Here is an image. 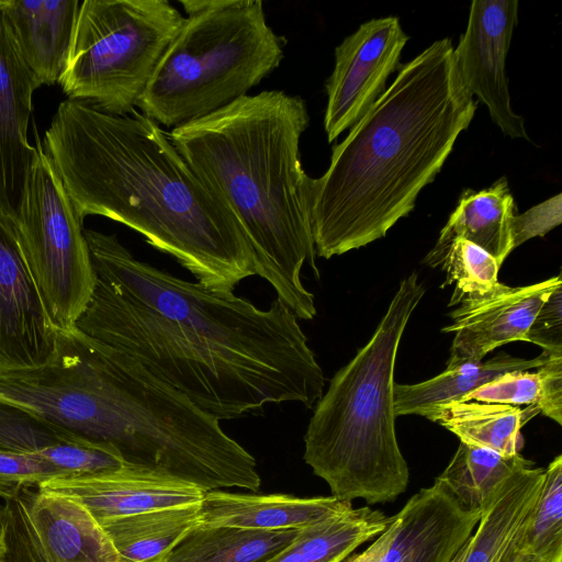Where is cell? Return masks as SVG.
Masks as SVG:
<instances>
[{
    "instance_id": "obj_23",
    "label": "cell",
    "mask_w": 562,
    "mask_h": 562,
    "mask_svg": "<svg viewBox=\"0 0 562 562\" xmlns=\"http://www.w3.org/2000/svg\"><path fill=\"white\" fill-rule=\"evenodd\" d=\"M199 505L170 507L100 522L122 562H165L199 525Z\"/></svg>"
},
{
    "instance_id": "obj_36",
    "label": "cell",
    "mask_w": 562,
    "mask_h": 562,
    "mask_svg": "<svg viewBox=\"0 0 562 562\" xmlns=\"http://www.w3.org/2000/svg\"><path fill=\"white\" fill-rule=\"evenodd\" d=\"M521 562H562V555L559 557H532L526 555Z\"/></svg>"
},
{
    "instance_id": "obj_37",
    "label": "cell",
    "mask_w": 562,
    "mask_h": 562,
    "mask_svg": "<svg viewBox=\"0 0 562 562\" xmlns=\"http://www.w3.org/2000/svg\"><path fill=\"white\" fill-rule=\"evenodd\" d=\"M469 541H470V538L469 540L462 546V548L458 551V553L456 554V557L453 558L452 562H464V559H465V554H467V551H468V548H469Z\"/></svg>"
},
{
    "instance_id": "obj_35",
    "label": "cell",
    "mask_w": 562,
    "mask_h": 562,
    "mask_svg": "<svg viewBox=\"0 0 562 562\" xmlns=\"http://www.w3.org/2000/svg\"><path fill=\"white\" fill-rule=\"evenodd\" d=\"M392 524L383 531L376 540L361 553H353L342 562H379L391 543L395 531V516Z\"/></svg>"
},
{
    "instance_id": "obj_24",
    "label": "cell",
    "mask_w": 562,
    "mask_h": 562,
    "mask_svg": "<svg viewBox=\"0 0 562 562\" xmlns=\"http://www.w3.org/2000/svg\"><path fill=\"white\" fill-rule=\"evenodd\" d=\"M300 530L196 525L165 562H267L288 547Z\"/></svg>"
},
{
    "instance_id": "obj_21",
    "label": "cell",
    "mask_w": 562,
    "mask_h": 562,
    "mask_svg": "<svg viewBox=\"0 0 562 562\" xmlns=\"http://www.w3.org/2000/svg\"><path fill=\"white\" fill-rule=\"evenodd\" d=\"M548 360L542 352L533 359H524L506 352L497 353L487 361L463 362L447 366L432 379L416 384L394 383V413L425 417L436 406L462 401L468 394L498 375L541 367Z\"/></svg>"
},
{
    "instance_id": "obj_11",
    "label": "cell",
    "mask_w": 562,
    "mask_h": 562,
    "mask_svg": "<svg viewBox=\"0 0 562 562\" xmlns=\"http://www.w3.org/2000/svg\"><path fill=\"white\" fill-rule=\"evenodd\" d=\"M518 22L517 0H474L453 58L467 91L488 109L505 136L529 140L525 120L510 105L505 60Z\"/></svg>"
},
{
    "instance_id": "obj_6",
    "label": "cell",
    "mask_w": 562,
    "mask_h": 562,
    "mask_svg": "<svg viewBox=\"0 0 562 562\" xmlns=\"http://www.w3.org/2000/svg\"><path fill=\"white\" fill-rule=\"evenodd\" d=\"M284 45L261 0H209L205 10L186 18L138 108L172 128L205 117L272 72Z\"/></svg>"
},
{
    "instance_id": "obj_40",
    "label": "cell",
    "mask_w": 562,
    "mask_h": 562,
    "mask_svg": "<svg viewBox=\"0 0 562 562\" xmlns=\"http://www.w3.org/2000/svg\"><path fill=\"white\" fill-rule=\"evenodd\" d=\"M3 2V0H0V4Z\"/></svg>"
},
{
    "instance_id": "obj_38",
    "label": "cell",
    "mask_w": 562,
    "mask_h": 562,
    "mask_svg": "<svg viewBox=\"0 0 562 562\" xmlns=\"http://www.w3.org/2000/svg\"><path fill=\"white\" fill-rule=\"evenodd\" d=\"M1 508H2V505L0 504V550H3Z\"/></svg>"
},
{
    "instance_id": "obj_41",
    "label": "cell",
    "mask_w": 562,
    "mask_h": 562,
    "mask_svg": "<svg viewBox=\"0 0 562 562\" xmlns=\"http://www.w3.org/2000/svg\"><path fill=\"white\" fill-rule=\"evenodd\" d=\"M0 497H2L1 493H0Z\"/></svg>"
},
{
    "instance_id": "obj_13",
    "label": "cell",
    "mask_w": 562,
    "mask_h": 562,
    "mask_svg": "<svg viewBox=\"0 0 562 562\" xmlns=\"http://www.w3.org/2000/svg\"><path fill=\"white\" fill-rule=\"evenodd\" d=\"M562 283L561 276L524 286L503 283L488 294L459 301L450 313L451 325L445 333H456L447 366L481 362L497 347L524 340L540 306Z\"/></svg>"
},
{
    "instance_id": "obj_17",
    "label": "cell",
    "mask_w": 562,
    "mask_h": 562,
    "mask_svg": "<svg viewBox=\"0 0 562 562\" xmlns=\"http://www.w3.org/2000/svg\"><path fill=\"white\" fill-rule=\"evenodd\" d=\"M81 1L4 0L1 10L15 45L38 83L59 81Z\"/></svg>"
},
{
    "instance_id": "obj_34",
    "label": "cell",
    "mask_w": 562,
    "mask_h": 562,
    "mask_svg": "<svg viewBox=\"0 0 562 562\" xmlns=\"http://www.w3.org/2000/svg\"><path fill=\"white\" fill-rule=\"evenodd\" d=\"M537 372L540 378L537 407L546 417L562 425V355L548 356Z\"/></svg>"
},
{
    "instance_id": "obj_10",
    "label": "cell",
    "mask_w": 562,
    "mask_h": 562,
    "mask_svg": "<svg viewBox=\"0 0 562 562\" xmlns=\"http://www.w3.org/2000/svg\"><path fill=\"white\" fill-rule=\"evenodd\" d=\"M60 349L18 231L0 218V374L48 366Z\"/></svg>"
},
{
    "instance_id": "obj_7",
    "label": "cell",
    "mask_w": 562,
    "mask_h": 562,
    "mask_svg": "<svg viewBox=\"0 0 562 562\" xmlns=\"http://www.w3.org/2000/svg\"><path fill=\"white\" fill-rule=\"evenodd\" d=\"M184 20L167 0L81 1L58 83L68 99L131 113Z\"/></svg>"
},
{
    "instance_id": "obj_22",
    "label": "cell",
    "mask_w": 562,
    "mask_h": 562,
    "mask_svg": "<svg viewBox=\"0 0 562 562\" xmlns=\"http://www.w3.org/2000/svg\"><path fill=\"white\" fill-rule=\"evenodd\" d=\"M540 411L519 406L458 401L436 406L425 417L459 437L460 442L503 456L519 453L521 427Z\"/></svg>"
},
{
    "instance_id": "obj_33",
    "label": "cell",
    "mask_w": 562,
    "mask_h": 562,
    "mask_svg": "<svg viewBox=\"0 0 562 562\" xmlns=\"http://www.w3.org/2000/svg\"><path fill=\"white\" fill-rule=\"evenodd\" d=\"M562 222V194L532 206L512 220L510 233L513 249L536 236H544Z\"/></svg>"
},
{
    "instance_id": "obj_1",
    "label": "cell",
    "mask_w": 562,
    "mask_h": 562,
    "mask_svg": "<svg viewBox=\"0 0 562 562\" xmlns=\"http://www.w3.org/2000/svg\"><path fill=\"white\" fill-rule=\"evenodd\" d=\"M85 237L95 285L69 331L135 359L218 420L322 397L323 370L281 301L260 310L136 259L115 235Z\"/></svg>"
},
{
    "instance_id": "obj_42",
    "label": "cell",
    "mask_w": 562,
    "mask_h": 562,
    "mask_svg": "<svg viewBox=\"0 0 562 562\" xmlns=\"http://www.w3.org/2000/svg\"><path fill=\"white\" fill-rule=\"evenodd\" d=\"M122 562V561H121Z\"/></svg>"
},
{
    "instance_id": "obj_20",
    "label": "cell",
    "mask_w": 562,
    "mask_h": 562,
    "mask_svg": "<svg viewBox=\"0 0 562 562\" xmlns=\"http://www.w3.org/2000/svg\"><path fill=\"white\" fill-rule=\"evenodd\" d=\"M515 215L516 204L506 178L481 191L465 190L424 262L431 266L454 239L461 238L502 266L513 250L510 225Z\"/></svg>"
},
{
    "instance_id": "obj_19",
    "label": "cell",
    "mask_w": 562,
    "mask_h": 562,
    "mask_svg": "<svg viewBox=\"0 0 562 562\" xmlns=\"http://www.w3.org/2000/svg\"><path fill=\"white\" fill-rule=\"evenodd\" d=\"M38 540L56 562H121L106 533L79 502L63 494L25 490Z\"/></svg>"
},
{
    "instance_id": "obj_4",
    "label": "cell",
    "mask_w": 562,
    "mask_h": 562,
    "mask_svg": "<svg viewBox=\"0 0 562 562\" xmlns=\"http://www.w3.org/2000/svg\"><path fill=\"white\" fill-rule=\"evenodd\" d=\"M305 101L281 90L244 95L169 137L198 177L232 210L252 247L256 274L270 283L296 318L316 315L301 271L318 272L311 227L312 178L300 139Z\"/></svg>"
},
{
    "instance_id": "obj_31",
    "label": "cell",
    "mask_w": 562,
    "mask_h": 562,
    "mask_svg": "<svg viewBox=\"0 0 562 562\" xmlns=\"http://www.w3.org/2000/svg\"><path fill=\"white\" fill-rule=\"evenodd\" d=\"M64 474L45 460L0 450V493L7 498L23 488H37Z\"/></svg>"
},
{
    "instance_id": "obj_29",
    "label": "cell",
    "mask_w": 562,
    "mask_h": 562,
    "mask_svg": "<svg viewBox=\"0 0 562 562\" xmlns=\"http://www.w3.org/2000/svg\"><path fill=\"white\" fill-rule=\"evenodd\" d=\"M38 457L58 469L63 477L95 475L126 465L113 446L79 436L45 449Z\"/></svg>"
},
{
    "instance_id": "obj_32",
    "label": "cell",
    "mask_w": 562,
    "mask_h": 562,
    "mask_svg": "<svg viewBox=\"0 0 562 562\" xmlns=\"http://www.w3.org/2000/svg\"><path fill=\"white\" fill-rule=\"evenodd\" d=\"M526 341L536 344L548 356L562 355V283L549 294L536 314Z\"/></svg>"
},
{
    "instance_id": "obj_12",
    "label": "cell",
    "mask_w": 562,
    "mask_h": 562,
    "mask_svg": "<svg viewBox=\"0 0 562 562\" xmlns=\"http://www.w3.org/2000/svg\"><path fill=\"white\" fill-rule=\"evenodd\" d=\"M4 1V0H3ZM3 3V2H2ZM0 4V218L18 231L36 147L27 128L41 87L23 60Z\"/></svg>"
},
{
    "instance_id": "obj_15",
    "label": "cell",
    "mask_w": 562,
    "mask_h": 562,
    "mask_svg": "<svg viewBox=\"0 0 562 562\" xmlns=\"http://www.w3.org/2000/svg\"><path fill=\"white\" fill-rule=\"evenodd\" d=\"M394 516V536L379 562H452L481 517L437 482L415 493Z\"/></svg>"
},
{
    "instance_id": "obj_18",
    "label": "cell",
    "mask_w": 562,
    "mask_h": 562,
    "mask_svg": "<svg viewBox=\"0 0 562 562\" xmlns=\"http://www.w3.org/2000/svg\"><path fill=\"white\" fill-rule=\"evenodd\" d=\"M544 468L515 471L498 488L470 537L464 562H521L525 533L541 493Z\"/></svg>"
},
{
    "instance_id": "obj_5",
    "label": "cell",
    "mask_w": 562,
    "mask_h": 562,
    "mask_svg": "<svg viewBox=\"0 0 562 562\" xmlns=\"http://www.w3.org/2000/svg\"><path fill=\"white\" fill-rule=\"evenodd\" d=\"M424 294L415 272L401 281L373 336L315 404L303 458L339 501L385 504L407 488L409 471L395 432L394 368Z\"/></svg>"
},
{
    "instance_id": "obj_3",
    "label": "cell",
    "mask_w": 562,
    "mask_h": 562,
    "mask_svg": "<svg viewBox=\"0 0 562 562\" xmlns=\"http://www.w3.org/2000/svg\"><path fill=\"white\" fill-rule=\"evenodd\" d=\"M476 108L450 38L401 65L390 87L333 147L325 173L312 178L315 254L329 259L384 237L413 211Z\"/></svg>"
},
{
    "instance_id": "obj_2",
    "label": "cell",
    "mask_w": 562,
    "mask_h": 562,
    "mask_svg": "<svg viewBox=\"0 0 562 562\" xmlns=\"http://www.w3.org/2000/svg\"><path fill=\"white\" fill-rule=\"evenodd\" d=\"M42 144L81 218L101 215L126 225L211 289L234 291L256 274L235 214L148 116L67 98Z\"/></svg>"
},
{
    "instance_id": "obj_8",
    "label": "cell",
    "mask_w": 562,
    "mask_h": 562,
    "mask_svg": "<svg viewBox=\"0 0 562 562\" xmlns=\"http://www.w3.org/2000/svg\"><path fill=\"white\" fill-rule=\"evenodd\" d=\"M27 187L18 220V236L45 310L68 333L88 305L95 273L78 214L36 138Z\"/></svg>"
},
{
    "instance_id": "obj_28",
    "label": "cell",
    "mask_w": 562,
    "mask_h": 562,
    "mask_svg": "<svg viewBox=\"0 0 562 562\" xmlns=\"http://www.w3.org/2000/svg\"><path fill=\"white\" fill-rule=\"evenodd\" d=\"M76 437L74 432L30 408L0 401L2 451L38 457L45 449Z\"/></svg>"
},
{
    "instance_id": "obj_9",
    "label": "cell",
    "mask_w": 562,
    "mask_h": 562,
    "mask_svg": "<svg viewBox=\"0 0 562 562\" xmlns=\"http://www.w3.org/2000/svg\"><path fill=\"white\" fill-rule=\"evenodd\" d=\"M398 18L372 19L335 48L326 81L324 128L329 143L351 127L383 94L408 41Z\"/></svg>"
},
{
    "instance_id": "obj_27",
    "label": "cell",
    "mask_w": 562,
    "mask_h": 562,
    "mask_svg": "<svg viewBox=\"0 0 562 562\" xmlns=\"http://www.w3.org/2000/svg\"><path fill=\"white\" fill-rule=\"evenodd\" d=\"M525 554L562 555V456L547 468L541 493L525 533Z\"/></svg>"
},
{
    "instance_id": "obj_30",
    "label": "cell",
    "mask_w": 562,
    "mask_h": 562,
    "mask_svg": "<svg viewBox=\"0 0 562 562\" xmlns=\"http://www.w3.org/2000/svg\"><path fill=\"white\" fill-rule=\"evenodd\" d=\"M540 396L538 372L529 370L506 372L468 394L462 401L504 405H535Z\"/></svg>"
},
{
    "instance_id": "obj_14",
    "label": "cell",
    "mask_w": 562,
    "mask_h": 562,
    "mask_svg": "<svg viewBox=\"0 0 562 562\" xmlns=\"http://www.w3.org/2000/svg\"><path fill=\"white\" fill-rule=\"evenodd\" d=\"M37 488L79 502L99 524L156 509L198 505L205 494L187 482L127 464L95 475L56 477Z\"/></svg>"
},
{
    "instance_id": "obj_25",
    "label": "cell",
    "mask_w": 562,
    "mask_h": 562,
    "mask_svg": "<svg viewBox=\"0 0 562 562\" xmlns=\"http://www.w3.org/2000/svg\"><path fill=\"white\" fill-rule=\"evenodd\" d=\"M531 464L520 453L503 456L460 442L435 482L443 486L464 509L482 515L501 485L515 471Z\"/></svg>"
},
{
    "instance_id": "obj_26",
    "label": "cell",
    "mask_w": 562,
    "mask_h": 562,
    "mask_svg": "<svg viewBox=\"0 0 562 562\" xmlns=\"http://www.w3.org/2000/svg\"><path fill=\"white\" fill-rule=\"evenodd\" d=\"M446 272L445 284H454L449 306L470 297H480L494 291L501 282L497 273L501 266L476 245L454 239L430 266Z\"/></svg>"
},
{
    "instance_id": "obj_39",
    "label": "cell",
    "mask_w": 562,
    "mask_h": 562,
    "mask_svg": "<svg viewBox=\"0 0 562 562\" xmlns=\"http://www.w3.org/2000/svg\"><path fill=\"white\" fill-rule=\"evenodd\" d=\"M0 562H4V560H3V550H0Z\"/></svg>"
},
{
    "instance_id": "obj_16",
    "label": "cell",
    "mask_w": 562,
    "mask_h": 562,
    "mask_svg": "<svg viewBox=\"0 0 562 562\" xmlns=\"http://www.w3.org/2000/svg\"><path fill=\"white\" fill-rule=\"evenodd\" d=\"M352 508L334 496L302 498L288 494L205 492L199 505V525L252 530L303 529Z\"/></svg>"
}]
</instances>
